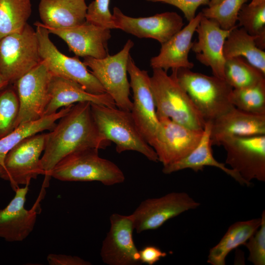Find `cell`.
Returning a JSON list of instances; mask_svg holds the SVG:
<instances>
[{"mask_svg": "<svg viewBox=\"0 0 265 265\" xmlns=\"http://www.w3.org/2000/svg\"><path fill=\"white\" fill-rule=\"evenodd\" d=\"M31 13V0H0V39L21 31Z\"/></svg>", "mask_w": 265, "mask_h": 265, "instance_id": "28", "label": "cell"}, {"mask_svg": "<svg viewBox=\"0 0 265 265\" xmlns=\"http://www.w3.org/2000/svg\"><path fill=\"white\" fill-rule=\"evenodd\" d=\"M231 101L233 106L240 110L254 114H265V79L250 87L233 89Z\"/></svg>", "mask_w": 265, "mask_h": 265, "instance_id": "31", "label": "cell"}, {"mask_svg": "<svg viewBox=\"0 0 265 265\" xmlns=\"http://www.w3.org/2000/svg\"><path fill=\"white\" fill-rule=\"evenodd\" d=\"M223 0H210L209 4L208 7H211L214 5H216L221 2Z\"/></svg>", "mask_w": 265, "mask_h": 265, "instance_id": "41", "label": "cell"}, {"mask_svg": "<svg viewBox=\"0 0 265 265\" xmlns=\"http://www.w3.org/2000/svg\"><path fill=\"white\" fill-rule=\"evenodd\" d=\"M73 105L61 108L50 115L44 116L36 121L20 124L13 132L0 139V167L3 165L7 153L25 138L44 131H51L56 122L66 114Z\"/></svg>", "mask_w": 265, "mask_h": 265, "instance_id": "27", "label": "cell"}, {"mask_svg": "<svg viewBox=\"0 0 265 265\" xmlns=\"http://www.w3.org/2000/svg\"><path fill=\"white\" fill-rule=\"evenodd\" d=\"M261 217L237 222L231 225L219 242L209 251L207 263L225 265L229 253L243 245L261 225Z\"/></svg>", "mask_w": 265, "mask_h": 265, "instance_id": "25", "label": "cell"}, {"mask_svg": "<svg viewBox=\"0 0 265 265\" xmlns=\"http://www.w3.org/2000/svg\"><path fill=\"white\" fill-rule=\"evenodd\" d=\"M0 90V139L17 128L19 101L14 85Z\"/></svg>", "mask_w": 265, "mask_h": 265, "instance_id": "32", "label": "cell"}, {"mask_svg": "<svg viewBox=\"0 0 265 265\" xmlns=\"http://www.w3.org/2000/svg\"><path fill=\"white\" fill-rule=\"evenodd\" d=\"M35 30L26 25L20 32L0 39V76L14 84L40 61Z\"/></svg>", "mask_w": 265, "mask_h": 265, "instance_id": "6", "label": "cell"}, {"mask_svg": "<svg viewBox=\"0 0 265 265\" xmlns=\"http://www.w3.org/2000/svg\"><path fill=\"white\" fill-rule=\"evenodd\" d=\"M49 133L40 162L45 178L42 190L48 187L55 165L68 155L80 150L105 149L111 142L98 130L91 110V103L74 104Z\"/></svg>", "mask_w": 265, "mask_h": 265, "instance_id": "1", "label": "cell"}, {"mask_svg": "<svg viewBox=\"0 0 265 265\" xmlns=\"http://www.w3.org/2000/svg\"><path fill=\"white\" fill-rule=\"evenodd\" d=\"M152 147L163 166L188 155L197 145L203 130L191 129L168 118L159 119Z\"/></svg>", "mask_w": 265, "mask_h": 265, "instance_id": "14", "label": "cell"}, {"mask_svg": "<svg viewBox=\"0 0 265 265\" xmlns=\"http://www.w3.org/2000/svg\"><path fill=\"white\" fill-rule=\"evenodd\" d=\"M46 133L28 136L6 155L0 167V178L10 183L15 191L20 185H29L32 179L43 175L41 155L44 152Z\"/></svg>", "mask_w": 265, "mask_h": 265, "instance_id": "9", "label": "cell"}, {"mask_svg": "<svg viewBox=\"0 0 265 265\" xmlns=\"http://www.w3.org/2000/svg\"><path fill=\"white\" fill-rule=\"evenodd\" d=\"M140 261L148 265H153L161 258L167 256L165 252L154 245H148L139 251Z\"/></svg>", "mask_w": 265, "mask_h": 265, "instance_id": "38", "label": "cell"}, {"mask_svg": "<svg viewBox=\"0 0 265 265\" xmlns=\"http://www.w3.org/2000/svg\"><path fill=\"white\" fill-rule=\"evenodd\" d=\"M211 122L212 145L233 136L265 135V114L249 113L234 106Z\"/></svg>", "mask_w": 265, "mask_h": 265, "instance_id": "21", "label": "cell"}, {"mask_svg": "<svg viewBox=\"0 0 265 265\" xmlns=\"http://www.w3.org/2000/svg\"><path fill=\"white\" fill-rule=\"evenodd\" d=\"M249 251L248 260L254 265H265V212L261 216V223L257 231L244 244Z\"/></svg>", "mask_w": 265, "mask_h": 265, "instance_id": "35", "label": "cell"}, {"mask_svg": "<svg viewBox=\"0 0 265 265\" xmlns=\"http://www.w3.org/2000/svg\"><path fill=\"white\" fill-rule=\"evenodd\" d=\"M172 70L205 123L213 121L234 106L231 101L233 88L225 80L186 68Z\"/></svg>", "mask_w": 265, "mask_h": 265, "instance_id": "4", "label": "cell"}, {"mask_svg": "<svg viewBox=\"0 0 265 265\" xmlns=\"http://www.w3.org/2000/svg\"><path fill=\"white\" fill-rule=\"evenodd\" d=\"M249 0H223L218 4L202 9L205 17L215 21L221 28L230 29L236 26L242 6Z\"/></svg>", "mask_w": 265, "mask_h": 265, "instance_id": "33", "label": "cell"}, {"mask_svg": "<svg viewBox=\"0 0 265 265\" xmlns=\"http://www.w3.org/2000/svg\"><path fill=\"white\" fill-rule=\"evenodd\" d=\"M200 203L185 192H172L141 202L132 214L138 233L156 230L180 214L197 209Z\"/></svg>", "mask_w": 265, "mask_h": 265, "instance_id": "12", "label": "cell"}, {"mask_svg": "<svg viewBox=\"0 0 265 265\" xmlns=\"http://www.w3.org/2000/svg\"><path fill=\"white\" fill-rule=\"evenodd\" d=\"M235 27L223 29L215 21L202 15L195 30L198 40L193 42L191 48L199 62L210 67L213 76L224 80V44Z\"/></svg>", "mask_w": 265, "mask_h": 265, "instance_id": "17", "label": "cell"}, {"mask_svg": "<svg viewBox=\"0 0 265 265\" xmlns=\"http://www.w3.org/2000/svg\"><path fill=\"white\" fill-rule=\"evenodd\" d=\"M50 265H90L91 263L80 257L64 254H50L47 257Z\"/></svg>", "mask_w": 265, "mask_h": 265, "instance_id": "37", "label": "cell"}, {"mask_svg": "<svg viewBox=\"0 0 265 265\" xmlns=\"http://www.w3.org/2000/svg\"><path fill=\"white\" fill-rule=\"evenodd\" d=\"M28 186L18 187L9 204L0 210V238L7 241H22L34 228L41 199L39 197L31 209L25 208Z\"/></svg>", "mask_w": 265, "mask_h": 265, "instance_id": "19", "label": "cell"}, {"mask_svg": "<svg viewBox=\"0 0 265 265\" xmlns=\"http://www.w3.org/2000/svg\"><path fill=\"white\" fill-rule=\"evenodd\" d=\"M85 0H41L39 13L46 27L67 28L86 21L87 6Z\"/></svg>", "mask_w": 265, "mask_h": 265, "instance_id": "24", "label": "cell"}, {"mask_svg": "<svg viewBox=\"0 0 265 265\" xmlns=\"http://www.w3.org/2000/svg\"><path fill=\"white\" fill-rule=\"evenodd\" d=\"M224 80L233 89L255 85L265 79V75L242 57L225 59Z\"/></svg>", "mask_w": 265, "mask_h": 265, "instance_id": "29", "label": "cell"}, {"mask_svg": "<svg viewBox=\"0 0 265 265\" xmlns=\"http://www.w3.org/2000/svg\"><path fill=\"white\" fill-rule=\"evenodd\" d=\"M202 15V12H199L186 26L161 44L159 53L150 59V65L153 69H161L167 72L170 69L193 67L188 55L193 44V36Z\"/></svg>", "mask_w": 265, "mask_h": 265, "instance_id": "20", "label": "cell"}, {"mask_svg": "<svg viewBox=\"0 0 265 265\" xmlns=\"http://www.w3.org/2000/svg\"><path fill=\"white\" fill-rule=\"evenodd\" d=\"M91 110L98 130L115 144L118 153L133 151L150 161H159L156 152L140 133L130 111L93 103Z\"/></svg>", "mask_w": 265, "mask_h": 265, "instance_id": "3", "label": "cell"}, {"mask_svg": "<svg viewBox=\"0 0 265 265\" xmlns=\"http://www.w3.org/2000/svg\"><path fill=\"white\" fill-rule=\"evenodd\" d=\"M151 2H159L174 6L183 13L189 22L196 16L197 8L201 5H208L210 0H146Z\"/></svg>", "mask_w": 265, "mask_h": 265, "instance_id": "36", "label": "cell"}, {"mask_svg": "<svg viewBox=\"0 0 265 265\" xmlns=\"http://www.w3.org/2000/svg\"><path fill=\"white\" fill-rule=\"evenodd\" d=\"M128 73L130 87L133 92V101L130 111L140 133L152 146L159 125L151 87L150 77L147 71L141 70L129 56Z\"/></svg>", "mask_w": 265, "mask_h": 265, "instance_id": "13", "label": "cell"}, {"mask_svg": "<svg viewBox=\"0 0 265 265\" xmlns=\"http://www.w3.org/2000/svg\"><path fill=\"white\" fill-rule=\"evenodd\" d=\"M46 28L50 33L62 39L77 56L101 59L109 54L107 43L111 37L110 29L86 21L81 25L67 28Z\"/></svg>", "mask_w": 265, "mask_h": 265, "instance_id": "18", "label": "cell"}, {"mask_svg": "<svg viewBox=\"0 0 265 265\" xmlns=\"http://www.w3.org/2000/svg\"><path fill=\"white\" fill-rule=\"evenodd\" d=\"M98 150L89 148L68 155L55 165L51 177L61 181H98L106 186L124 182L125 177L121 169L100 157Z\"/></svg>", "mask_w": 265, "mask_h": 265, "instance_id": "5", "label": "cell"}, {"mask_svg": "<svg viewBox=\"0 0 265 265\" xmlns=\"http://www.w3.org/2000/svg\"><path fill=\"white\" fill-rule=\"evenodd\" d=\"M115 29L139 38H151L161 44L168 40L184 26L182 17L175 12L156 14L147 17H132L115 7L112 14Z\"/></svg>", "mask_w": 265, "mask_h": 265, "instance_id": "16", "label": "cell"}, {"mask_svg": "<svg viewBox=\"0 0 265 265\" xmlns=\"http://www.w3.org/2000/svg\"><path fill=\"white\" fill-rule=\"evenodd\" d=\"M237 25L225 40L223 55L225 59L242 57L265 75V52L258 48L255 37Z\"/></svg>", "mask_w": 265, "mask_h": 265, "instance_id": "26", "label": "cell"}, {"mask_svg": "<svg viewBox=\"0 0 265 265\" xmlns=\"http://www.w3.org/2000/svg\"><path fill=\"white\" fill-rule=\"evenodd\" d=\"M9 84V83L0 76V90L4 88Z\"/></svg>", "mask_w": 265, "mask_h": 265, "instance_id": "39", "label": "cell"}, {"mask_svg": "<svg viewBox=\"0 0 265 265\" xmlns=\"http://www.w3.org/2000/svg\"><path fill=\"white\" fill-rule=\"evenodd\" d=\"M239 26L255 37L258 48H265V3L257 5L244 4L238 15Z\"/></svg>", "mask_w": 265, "mask_h": 265, "instance_id": "30", "label": "cell"}, {"mask_svg": "<svg viewBox=\"0 0 265 265\" xmlns=\"http://www.w3.org/2000/svg\"><path fill=\"white\" fill-rule=\"evenodd\" d=\"M134 43L129 39L123 48L114 55L97 59L85 57L83 63L114 100L116 106L131 111L132 102L130 98V84L127 77L130 53Z\"/></svg>", "mask_w": 265, "mask_h": 265, "instance_id": "7", "label": "cell"}, {"mask_svg": "<svg viewBox=\"0 0 265 265\" xmlns=\"http://www.w3.org/2000/svg\"><path fill=\"white\" fill-rule=\"evenodd\" d=\"M226 151L225 162L247 183L265 181V135L233 136L221 144Z\"/></svg>", "mask_w": 265, "mask_h": 265, "instance_id": "10", "label": "cell"}, {"mask_svg": "<svg viewBox=\"0 0 265 265\" xmlns=\"http://www.w3.org/2000/svg\"><path fill=\"white\" fill-rule=\"evenodd\" d=\"M211 122L205 123L201 138L196 147L186 156L170 164L163 166L162 172L171 174L180 170L190 169L195 172L202 171L205 166L218 168L230 176L241 185L248 186L247 183L235 171L227 167L224 163L219 162L214 158L212 149Z\"/></svg>", "mask_w": 265, "mask_h": 265, "instance_id": "23", "label": "cell"}, {"mask_svg": "<svg viewBox=\"0 0 265 265\" xmlns=\"http://www.w3.org/2000/svg\"><path fill=\"white\" fill-rule=\"evenodd\" d=\"M34 25L41 59L46 63L52 75L76 82L92 94L106 93L102 84L78 56L70 57L62 53L51 40L48 30L41 23L36 22Z\"/></svg>", "mask_w": 265, "mask_h": 265, "instance_id": "8", "label": "cell"}, {"mask_svg": "<svg viewBox=\"0 0 265 265\" xmlns=\"http://www.w3.org/2000/svg\"><path fill=\"white\" fill-rule=\"evenodd\" d=\"M265 3V0H252L249 4L251 5H257Z\"/></svg>", "mask_w": 265, "mask_h": 265, "instance_id": "40", "label": "cell"}, {"mask_svg": "<svg viewBox=\"0 0 265 265\" xmlns=\"http://www.w3.org/2000/svg\"><path fill=\"white\" fill-rule=\"evenodd\" d=\"M49 95L50 99L44 116L53 114L60 108L80 102H88L108 106H116L114 100L108 93H90L76 82L54 75H52L51 78Z\"/></svg>", "mask_w": 265, "mask_h": 265, "instance_id": "22", "label": "cell"}, {"mask_svg": "<svg viewBox=\"0 0 265 265\" xmlns=\"http://www.w3.org/2000/svg\"><path fill=\"white\" fill-rule=\"evenodd\" d=\"M42 60L14 83L19 101L17 127L21 124L36 121L44 116L48 104L52 77Z\"/></svg>", "mask_w": 265, "mask_h": 265, "instance_id": "11", "label": "cell"}, {"mask_svg": "<svg viewBox=\"0 0 265 265\" xmlns=\"http://www.w3.org/2000/svg\"><path fill=\"white\" fill-rule=\"evenodd\" d=\"M110 0H94L87 6L86 21L107 28L115 29L109 10Z\"/></svg>", "mask_w": 265, "mask_h": 265, "instance_id": "34", "label": "cell"}, {"mask_svg": "<svg viewBox=\"0 0 265 265\" xmlns=\"http://www.w3.org/2000/svg\"><path fill=\"white\" fill-rule=\"evenodd\" d=\"M110 227L103 241L100 256L108 265H136L140 263L139 250L133 239L132 214L117 213L110 216Z\"/></svg>", "mask_w": 265, "mask_h": 265, "instance_id": "15", "label": "cell"}, {"mask_svg": "<svg viewBox=\"0 0 265 265\" xmlns=\"http://www.w3.org/2000/svg\"><path fill=\"white\" fill-rule=\"evenodd\" d=\"M153 71L150 80L158 119L168 118L191 129L203 130L205 122L179 83L175 71L168 75L161 69Z\"/></svg>", "mask_w": 265, "mask_h": 265, "instance_id": "2", "label": "cell"}]
</instances>
